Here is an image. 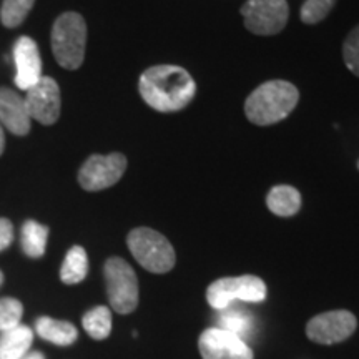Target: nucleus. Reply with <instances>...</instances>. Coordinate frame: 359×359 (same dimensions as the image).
I'll return each instance as SVG.
<instances>
[{"label":"nucleus","mask_w":359,"mask_h":359,"mask_svg":"<svg viewBox=\"0 0 359 359\" xmlns=\"http://www.w3.org/2000/svg\"><path fill=\"white\" fill-rule=\"evenodd\" d=\"M138 90L148 107L161 114H172L190 105L196 83L183 67L155 65L143 72Z\"/></svg>","instance_id":"obj_1"},{"label":"nucleus","mask_w":359,"mask_h":359,"mask_svg":"<svg viewBox=\"0 0 359 359\" xmlns=\"http://www.w3.org/2000/svg\"><path fill=\"white\" fill-rule=\"evenodd\" d=\"M299 92L286 80H271L259 85L246 98L245 111L251 123L259 127L278 123L285 120L296 109Z\"/></svg>","instance_id":"obj_2"},{"label":"nucleus","mask_w":359,"mask_h":359,"mask_svg":"<svg viewBox=\"0 0 359 359\" xmlns=\"http://www.w3.org/2000/svg\"><path fill=\"white\" fill-rule=\"evenodd\" d=\"M87 43V24L77 12H65L52 27V50L58 65L67 70L82 67Z\"/></svg>","instance_id":"obj_3"},{"label":"nucleus","mask_w":359,"mask_h":359,"mask_svg":"<svg viewBox=\"0 0 359 359\" xmlns=\"http://www.w3.org/2000/svg\"><path fill=\"white\" fill-rule=\"evenodd\" d=\"M127 245L133 258L142 264L147 271L168 273L175 266V250L170 241L161 233L151 228H135L128 233Z\"/></svg>","instance_id":"obj_4"},{"label":"nucleus","mask_w":359,"mask_h":359,"mask_svg":"<svg viewBox=\"0 0 359 359\" xmlns=\"http://www.w3.org/2000/svg\"><path fill=\"white\" fill-rule=\"evenodd\" d=\"M266 298V285L262 278L253 275L222 278L206 290V299L210 306L222 309L231 306L233 302L262 303Z\"/></svg>","instance_id":"obj_5"},{"label":"nucleus","mask_w":359,"mask_h":359,"mask_svg":"<svg viewBox=\"0 0 359 359\" xmlns=\"http://www.w3.org/2000/svg\"><path fill=\"white\" fill-rule=\"evenodd\" d=\"M107 294L111 308L120 314H128L138 306V280L133 268L122 258L107 259L105 266Z\"/></svg>","instance_id":"obj_6"},{"label":"nucleus","mask_w":359,"mask_h":359,"mask_svg":"<svg viewBox=\"0 0 359 359\" xmlns=\"http://www.w3.org/2000/svg\"><path fill=\"white\" fill-rule=\"evenodd\" d=\"M241 15L250 32L257 35H276L286 27L290 7L286 0H246Z\"/></svg>","instance_id":"obj_7"},{"label":"nucleus","mask_w":359,"mask_h":359,"mask_svg":"<svg viewBox=\"0 0 359 359\" xmlns=\"http://www.w3.org/2000/svg\"><path fill=\"white\" fill-rule=\"evenodd\" d=\"M127 170V158L122 154L92 155L79 172V183L87 191H100L120 182Z\"/></svg>","instance_id":"obj_8"},{"label":"nucleus","mask_w":359,"mask_h":359,"mask_svg":"<svg viewBox=\"0 0 359 359\" xmlns=\"http://www.w3.org/2000/svg\"><path fill=\"white\" fill-rule=\"evenodd\" d=\"M358 320L351 311L338 309L314 316L306 325V336L314 343L336 344L353 336Z\"/></svg>","instance_id":"obj_9"},{"label":"nucleus","mask_w":359,"mask_h":359,"mask_svg":"<svg viewBox=\"0 0 359 359\" xmlns=\"http://www.w3.org/2000/svg\"><path fill=\"white\" fill-rule=\"evenodd\" d=\"M30 118L42 125H53L60 116L62 98L58 83L50 77H42L34 87L27 90L24 98Z\"/></svg>","instance_id":"obj_10"},{"label":"nucleus","mask_w":359,"mask_h":359,"mask_svg":"<svg viewBox=\"0 0 359 359\" xmlns=\"http://www.w3.org/2000/svg\"><path fill=\"white\" fill-rule=\"evenodd\" d=\"M198 349L203 359H253L246 341L222 327H208L200 334Z\"/></svg>","instance_id":"obj_11"},{"label":"nucleus","mask_w":359,"mask_h":359,"mask_svg":"<svg viewBox=\"0 0 359 359\" xmlns=\"http://www.w3.org/2000/svg\"><path fill=\"white\" fill-rule=\"evenodd\" d=\"M13 62H15V85L20 90H29L39 82L42 75V58L35 40L20 37L13 45Z\"/></svg>","instance_id":"obj_12"},{"label":"nucleus","mask_w":359,"mask_h":359,"mask_svg":"<svg viewBox=\"0 0 359 359\" xmlns=\"http://www.w3.org/2000/svg\"><path fill=\"white\" fill-rule=\"evenodd\" d=\"M0 122L19 137L30 132V115L25 100L7 87H0Z\"/></svg>","instance_id":"obj_13"},{"label":"nucleus","mask_w":359,"mask_h":359,"mask_svg":"<svg viewBox=\"0 0 359 359\" xmlns=\"http://www.w3.org/2000/svg\"><path fill=\"white\" fill-rule=\"evenodd\" d=\"M35 330L39 336L48 343L57 344V346H70L79 338V331L72 323L53 320V318L42 316L35 323Z\"/></svg>","instance_id":"obj_14"},{"label":"nucleus","mask_w":359,"mask_h":359,"mask_svg":"<svg viewBox=\"0 0 359 359\" xmlns=\"http://www.w3.org/2000/svg\"><path fill=\"white\" fill-rule=\"evenodd\" d=\"M34 333L30 327L19 325L4 331L0 336V359H22L32 346Z\"/></svg>","instance_id":"obj_15"},{"label":"nucleus","mask_w":359,"mask_h":359,"mask_svg":"<svg viewBox=\"0 0 359 359\" xmlns=\"http://www.w3.org/2000/svg\"><path fill=\"white\" fill-rule=\"evenodd\" d=\"M266 205L269 212L278 217H293L302 208V195L294 187L278 185L269 190Z\"/></svg>","instance_id":"obj_16"},{"label":"nucleus","mask_w":359,"mask_h":359,"mask_svg":"<svg viewBox=\"0 0 359 359\" xmlns=\"http://www.w3.org/2000/svg\"><path fill=\"white\" fill-rule=\"evenodd\" d=\"M88 273L87 251L82 246H72L60 268V280L65 285H77L83 281Z\"/></svg>","instance_id":"obj_17"},{"label":"nucleus","mask_w":359,"mask_h":359,"mask_svg":"<svg viewBox=\"0 0 359 359\" xmlns=\"http://www.w3.org/2000/svg\"><path fill=\"white\" fill-rule=\"evenodd\" d=\"M48 228L34 219H27L22 226V250L27 257L42 258L47 248Z\"/></svg>","instance_id":"obj_18"},{"label":"nucleus","mask_w":359,"mask_h":359,"mask_svg":"<svg viewBox=\"0 0 359 359\" xmlns=\"http://www.w3.org/2000/svg\"><path fill=\"white\" fill-rule=\"evenodd\" d=\"M222 316H219V327L224 331L236 334L238 338L246 341L248 336L253 334L255 321L253 316L246 311V309L228 306L222 309Z\"/></svg>","instance_id":"obj_19"},{"label":"nucleus","mask_w":359,"mask_h":359,"mask_svg":"<svg viewBox=\"0 0 359 359\" xmlns=\"http://www.w3.org/2000/svg\"><path fill=\"white\" fill-rule=\"evenodd\" d=\"M83 330L93 339H107L111 331V313L107 306H97L90 309L82 318Z\"/></svg>","instance_id":"obj_20"},{"label":"nucleus","mask_w":359,"mask_h":359,"mask_svg":"<svg viewBox=\"0 0 359 359\" xmlns=\"http://www.w3.org/2000/svg\"><path fill=\"white\" fill-rule=\"evenodd\" d=\"M35 0H4L0 8V20L7 29H15L27 19Z\"/></svg>","instance_id":"obj_21"},{"label":"nucleus","mask_w":359,"mask_h":359,"mask_svg":"<svg viewBox=\"0 0 359 359\" xmlns=\"http://www.w3.org/2000/svg\"><path fill=\"white\" fill-rule=\"evenodd\" d=\"M24 306L15 298L0 299V331L13 330L20 325Z\"/></svg>","instance_id":"obj_22"},{"label":"nucleus","mask_w":359,"mask_h":359,"mask_svg":"<svg viewBox=\"0 0 359 359\" xmlns=\"http://www.w3.org/2000/svg\"><path fill=\"white\" fill-rule=\"evenodd\" d=\"M336 0H306L302 7V20L306 25H314L323 19H326V15L333 11Z\"/></svg>","instance_id":"obj_23"},{"label":"nucleus","mask_w":359,"mask_h":359,"mask_svg":"<svg viewBox=\"0 0 359 359\" xmlns=\"http://www.w3.org/2000/svg\"><path fill=\"white\" fill-rule=\"evenodd\" d=\"M344 64L356 77H359V25L349 32L343 45Z\"/></svg>","instance_id":"obj_24"},{"label":"nucleus","mask_w":359,"mask_h":359,"mask_svg":"<svg viewBox=\"0 0 359 359\" xmlns=\"http://www.w3.org/2000/svg\"><path fill=\"white\" fill-rule=\"evenodd\" d=\"M13 241V226L7 218H0V251L7 250Z\"/></svg>","instance_id":"obj_25"},{"label":"nucleus","mask_w":359,"mask_h":359,"mask_svg":"<svg viewBox=\"0 0 359 359\" xmlns=\"http://www.w3.org/2000/svg\"><path fill=\"white\" fill-rule=\"evenodd\" d=\"M22 359H45V356L42 353H39V351H35V353H29V354H25L24 358Z\"/></svg>","instance_id":"obj_26"},{"label":"nucleus","mask_w":359,"mask_h":359,"mask_svg":"<svg viewBox=\"0 0 359 359\" xmlns=\"http://www.w3.org/2000/svg\"><path fill=\"white\" fill-rule=\"evenodd\" d=\"M4 148H6V135H4V128L0 127V155L4 154Z\"/></svg>","instance_id":"obj_27"},{"label":"nucleus","mask_w":359,"mask_h":359,"mask_svg":"<svg viewBox=\"0 0 359 359\" xmlns=\"http://www.w3.org/2000/svg\"><path fill=\"white\" fill-rule=\"evenodd\" d=\"M2 283H4V275H2V271H0V286H2Z\"/></svg>","instance_id":"obj_28"},{"label":"nucleus","mask_w":359,"mask_h":359,"mask_svg":"<svg viewBox=\"0 0 359 359\" xmlns=\"http://www.w3.org/2000/svg\"><path fill=\"white\" fill-rule=\"evenodd\" d=\"M358 168H359V161H358Z\"/></svg>","instance_id":"obj_29"}]
</instances>
